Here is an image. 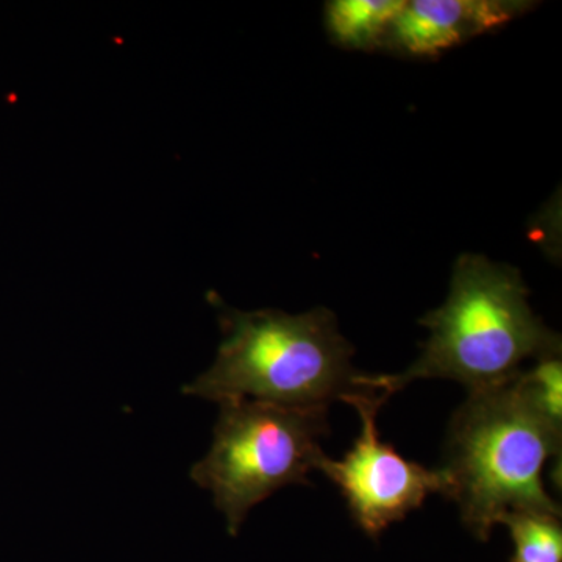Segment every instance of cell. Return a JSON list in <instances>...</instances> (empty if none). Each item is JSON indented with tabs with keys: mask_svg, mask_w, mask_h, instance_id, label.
<instances>
[{
	"mask_svg": "<svg viewBox=\"0 0 562 562\" xmlns=\"http://www.w3.org/2000/svg\"><path fill=\"white\" fill-rule=\"evenodd\" d=\"M420 324L430 338L417 361L397 375L366 373L369 387L391 397L414 380L446 379L490 390L516 379L525 361L561 355V338L532 313L520 272L483 255H462L446 303Z\"/></svg>",
	"mask_w": 562,
	"mask_h": 562,
	"instance_id": "obj_1",
	"label": "cell"
},
{
	"mask_svg": "<svg viewBox=\"0 0 562 562\" xmlns=\"http://www.w3.org/2000/svg\"><path fill=\"white\" fill-rule=\"evenodd\" d=\"M562 428L539 408L516 379L471 392L450 422L441 471L449 479L447 498L457 503L462 524L487 541L508 513L561 517L543 487V468L561 460Z\"/></svg>",
	"mask_w": 562,
	"mask_h": 562,
	"instance_id": "obj_2",
	"label": "cell"
},
{
	"mask_svg": "<svg viewBox=\"0 0 562 562\" xmlns=\"http://www.w3.org/2000/svg\"><path fill=\"white\" fill-rule=\"evenodd\" d=\"M224 331L213 366L183 392L205 401L249 398L328 408L362 392L376 391L351 366L353 347L327 308L291 316L279 310H222Z\"/></svg>",
	"mask_w": 562,
	"mask_h": 562,
	"instance_id": "obj_3",
	"label": "cell"
},
{
	"mask_svg": "<svg viewBox=\"0 0 562 562\" xmlns=\"http://www.w3.org/2000/svg\"><path fill=\"white\" fill-rule=\"evenodd\" d=\"M210 452L191 469L192 482L211 492L214 505L238 535L251 509L291 484H310L330 432L328 408H291L235 398L220 402Z\"/></svg>",
	"mask_w": 562,
	"mask_h": 562,
	"instance_id": "obj_4",
	"label": "cell"
},
{
	"mask_svg": "<svg viewBox=\"0 0 562 562\" xmlns=\"http://www.w3.org/2000/svg\"><path fill=\"white\" fill-rule=\"evenodd\" d=\"M380 391L349 398L361 417V432L342 460L321 458L324 472L342 492L355 524L371 538H379L391 524L401 522L420 508L431 494L449 495L446 473L430 471L403 458L391 443L380 439L376 417L387 401Z\"/></svg>",
	"mask_w": 562,
	"mask_h": 562,
	"instance_id": "obj_5",
	"label": "cell"
},
{
	"mask_svg": "<svg viewBox=\"0 0 562 562\" xmlns=\"http://www.w3.org/2000/svg\"><path fill=\"white\" fill-rule=\"evenodd\" d=\"M531 7L522 0H413L391 22L383 43L414 57H431L501 27Z\"/></svg>",
	"mask_w": 562,
	"mask_h": 562,
	"instance_id": "obj_6",
	"label": "cell"
},
{
	"mask_svg": "<svg viewBox=\"0 0 562 562\" xmlns=\"http://www.w3.org/2000/svg\"><path fill=\"white\" fill-rule=\"evenodd\" d=\"M405 0H335L327 3V25L333 38L346 47L369 49L382 44Z\"/></svg>",
	"mask_w": 562,
	"mask_h": 562,
	"instance_id": "obj_7",
	"label": "cell"
},
{
	"mask_svg": "<svg viewBox=\"0 0 562 562\" xmlns=\"http://www.w3.org/2000/svg\"><path fill=\"white\" fill-rule=\"evenodd\" d=\"M514 542L512 562H562L561 517L516 512L502 517Z\"/></svg>",
	"mask_w": 562,
	"mask_h": 562,
	"instance_id": "obj_8",
	"label": "cell"
},
{
	"mask_svg": "<svg viewBox=\"0 0 562 562\" xmlns=\"http://www.w3.org/2000/svg\"><path fill=\"white\" fill-rule=\"evenodd\" d=\"M525 386L541 412L562 428V361L560 357L541 358L530 371H522Z\"/></svg>",
	"mask_w": 562,
	"mask_h": 562,
	"instance_id": "obj_9",
	"label": "cell"
}]
</instances>
